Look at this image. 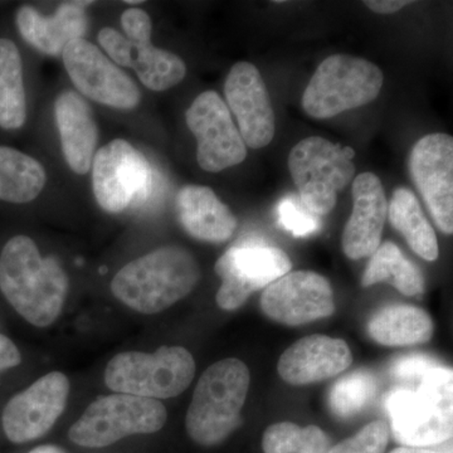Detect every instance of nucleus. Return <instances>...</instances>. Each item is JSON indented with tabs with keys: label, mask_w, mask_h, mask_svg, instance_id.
<instances>
[{
	"label": "nucleus",
	"mask_w": 453,
	"mask_h": 453,
	"mask_svg": "<svg viewBox=\"0 0 453 453\" xmlns=\"http://www.w3.org/2000/svg\"><path fill=\"white\" fill-rule=\"evenodd\" d=\"M55 110L65 162L76 174H86L97 144V127L91 107L76 92L65 91L57 98Z\"/></svg>",
	"instance_id": "21"
},
{
	"label": "nucleus",
	"mask_w": 453,
	"mask_h": 453,
	"mask_svg": "<svg viewBox=\"0 0 453 453\" xmlns=\"http://www.w3.org/2000/svg\"><path fill=\"white\" fill-rule=\"evenodd\" d=\"M378 380L371 372L357 371L334 384L329 393L330 410L339 418H350L374 401Z\"/></svg>",
	"instance_id": "29"
},
{
	"label": "nucleus",
	"mask_w": 453,
	"mask_h": 453,
	"mask_svg": "<svg viewBox=\"0 0 453 453\" xmlns=\"http://www.w3.org/2000/svg\"><path fill=\"white\" fill-rule=\"evenodd\" d=\"M377 65L359 57L334 55L325 58L306 86L303 107L311 118L325 120L372 103L383 86Z\"/></svg>",
	"instance_id": "6"
},
{
	"label": "nucleus",
	"mask_w": 453,
	"mask_h": 453,
	"mask_svg": "<svg viewBox=\"0 0 453 453\" xmlns=\"http://www.w3.org/2000/svg\"><path fill=\"white\" fill-rule=\"evenodd\" d=\"M70 388L64 372H52L14 395L2 416L8 440L26 443L43 437L65 412Z\"/></svg>",
	"instance_id": "13"
},
{
	"label": "nucleus",
	"mask_w": 453,
	"mask_h": 453,
	"mask_svg": "<svg viewBox=\"0 0 453 453\" xmlns=\"http://www.w3.org/2000/svg\"><path fill=\"white\" fill-rule=\"evenodd\" d=\"M22 362L19 350L13 342L0 334V372L14 368Z\"/></svg>",
	"instance_id": "34"
},
{
	"label": "nucleus",
	"mask_w": 453,
	"mask_h": 453,
	"mask_svg": "<svg viewBox=\"0 0 453 453\" xmlns=\"http://www.w3.org/2000/svg\"><path fill=\"white\" fill-rule=\"evenodd\" d=\"M288 170L299 190L300 201L312 214L326 216L338 195L350 183L356 165L342 146L320 136L301 140L288 155Z\"/></svg>",
	"instance_id": "8"
},
{
	"label": "nucleus",
	"mask_w": 453,
	"mask_h": 453,
	"mask_svg": "<svg viewBox=\"0 0 453 453\" xmlns=\"http://www.w3.org/2000/svg\"><path fill=\"white\" fill-rule=\"evenodd\" d=\"M410 172L438 228L452 234V136L440 133L423 136L411 153Z\"/></svg>",
	"instance_id": "14"
},
{
	"label": "nucleus",
	"mask_w": 453,
	"mask_h": 453,
	"mask_svg": "<svg viewBox=\"0 0 453 453\" xmlns=\"http://www.w3.org/2000/svg\"><path fill=\"white\" fill-rule=\"evenodd\" d=\"M95 198L109 213L138 207L154 193V169L127 140L115 139L94 157Z\"/></svg>",
	"instance_id": "9"
},
{
	"label": "nucleus",
	"mask_w": 453,
	"mask_h": 453,
	"mask_svg": "<svg viewBox=\"0 0 453 453\" xmlns=\"http://www.w3.org/2000/svg\"><path fill=\"white\" fill-rule=\"evenodd\" d=\"M195 375V357L186 348L162 347L151 354L125 351L113 357L105 384L116 393L157 401L183 393Z\"/></svg>",
	"instance_id": "5"
},
{
	"label": "nucleus",
	"mask_w": 453,
	"mask_h": 453,
	"mask_svg": "<svg viewBox=\"0 0 453 453\" xmlns=\"http://www.w3.org/2000/svg\"><path fill=\"white\" fill-rule=\"evenodd\" d=\"M440 365L434 357L426 354H410L398 357L390 365V375L393 380L401 383H417L432 369Z\"/></svg>",
	"instance_id": "32"
},
{
	"label": "nucleus",
	"mask_w": 453,
	"mask_h": 453,
	"mask_svg": "<svg viewBox=\"0 0 453 453\" xmlns=\"http://www.w3.org/2000/svg\"><path fill=\"white\" fill-rule=\"evenodd\" d=\"M71 81L86 97L113 109L133 110L142 94L136 83L91 42L74 40L62 52Z\"/></svg>",
	"instance_id": "12"
},
{
	"label": "nucleus",
	"mask_w": 453,
	"mask_h": 453,
	"mask_svg": "<svg viewBox=\"0 0 453 453\" xmlns=\"http://www.w3.org/2000/svg\"><path fill=\"white\" fill-rule=\"evenodd\" d=\"M353 211L342 232V251L350 259L371 257L380 246L388 202L380 179L362 173L354 179Z\"/></svg>",
	"instance_id": "17"
},
{
	"label": "nucleus",
	"mask_w": 453,
	"mask_h": 453,
	"mask_svg": "<svg viewBox=\"0 0 453 453\" xmlns=\"http://www.w3.org/2000/svg\"><path fill=\"white\" fill-rule=\"evenodd\" d=\"M188 127L196 136V160L205 172L219 173L243 163L247 146L217 92L196 96L186 113Z\"/></svg>",
	"instance_id": "11"
},
{
	"label": "nucleus",
	"mask_w": 453,
	"mask_h": 453,
	"mask_svg": "<svg viewBox=\"0 0 453 453\" xmlns=\"http://www.w3.org/2000/svg\"><path fill=\"white\" fill-rule=\"evenodd\" d=\"M351 363L353 356L344 340L311 335L286 349L277 369L282 380L292 386H305L336 377Z\"/></svg>",
	"instance_id": "18"
},
{
	"label": "nucleus",
	"mask_w": 453,
	"mask_h": 453,
	"mask_svg": "<svg viewBox=\"0 0 453 453\" xmlns=\"http://www.w3.org/2000/svg\"><path fill=\"white\" fill-rule=\"evenodd\" d=\"M279 223L296 237H308L320 229L321 222L318 216L303 204L300 196H286L277 205Z\"/></svg>",
	"instance_id": "30"
},
{
	"label": "nucleus",
	"mask_w": 453,
	"mask_h": 453,
	"mask_svg": "<svg viewBox=\"0 0 453 453\" xmlns=\"http://www.w3.org/2000/svg\"><path fill=\"white\" fill-rule=\"evenodd\" d=\"M388 282L405 296H416L426 291V281L421 270L404 257L393 242H384L371 256L362 285Z\"/></svg>",
	"instance_id": "27"
},
{
	"label": "nucleus",
	"mask_w": 453,
	"mask_h": 453,
	"mask_svg": "<svg viewBox=\"0 0 453 453\" xmlns=\"http://www.w3.org/2000/svg\"><path fill=\"white\" fill-rule=\"evenodd\" d=\"M27 120L23 64L19 50L8 38H0V127L20 129Z\"/></svg>",
	"instance_id": "26"
},
{
	"label": "nucleus",
	"mask_w": 453,
	"mask_h": 453,
	"mask_svg": "<svg viewBox=\"0 0 453 453\" xmlns=\"http://www.w3.org/2000/svg\"><path fill=\"white\" fill-rule=\"evenodd\" d=\"M261 308L277 323L299 326L335 311L330 282L312 271L288 273L265 288Z\"/></svg>",
	"instance_id": "15"
},
{
	"label": "nucleus",
	"mask_w": 453,
	"mask_h": 453,
	"mask_svg": "<svg viewBox=\"0 0 453 453\" xmlns=\"http://www.w3.org/2000/svg\"><path fill=\"white\" fill-rule=\"evenodd\" d=\"M29 453H65L61 447L55 445H44L37 447V449H33V451Z\"/></svg>",
	"instance_id": "37"
},
{
	"label": "nucleus",
	"mask_w": 453,
	"mask_h": 453,
	"mask_svg": "<svg viewBox=\"0 0 453 453\" xmlns=\"http://www.w3.org/2000/svg\"><path fill=\"white\" fill-rule=\"evenodd\" d=\"M0 291L29 324L47 327L64 309L68 277L55 257H42L32 238L16 235L0 253Z\"/></svg>",
	"instance_id": "1"
},
{
	"label": "nucleus",
	"mask_w": 453,
	"mask_h": 453,
	"mask_svg": "<svg viewBox=\"0 0 453 453\" xmlns=\"http://www.w3.org/2000/svg\"><path fill=\"white\" fill-rule=\"evenodd\" d=\"M46 186V170L35 157L0 145V201L26 204Z\"/></svg>",
	"instance_id": "23"
},
{
	"label": "nucleus",
	"mask_w": 453,
	"mask_h": 453,
	"mask_svg": "<svg viewBox=\"0 0 453 453\" xmlns=\"http://www.w3.org/2000/svg\"><path fill=\"white\" fill-rule=\"evenodd\" d=\"M390 225L401 232L419 257L426 261H436L440 250L434 229L423 214L418 199L412 190L396 188L388 207Z\"/></svg>",
	"instance_id": "24"
},
{
	"label": "nucleus",
	"mask_w": 453,
	"mask_h": 453,
	"mask_svg": "<svg viewBox=\"0 0 453 453\" xmlns=\"http://www.w3.org/2000/svg\"><path fill=\"white\" fill-rule=\"evenodd\" d=\"M250 388V371L235 357L214 363L196 383L188 408V434L202 446L223 442L240 426Z\"/></svg>",
	"instance_id": "4"
},
{
	"label": "nucleus",
	"mask_w": 453,
	"mask_h": 453,
	"mask_svg": "<svg viewBox=\"0 0 453 453\" xmlns=\"http://www.w3.org/2000/svg\"><path fill=\"white\" fill-rule=\"evenodd\" d=\"M369 336L386 347L423 344L432 338L434 321L421 308L412 305H389L372 316Z\"/></svg>",
	"instance_id": "22"
},
{
	"label": "nucleus",
	"mask_w": 453,
	"mask_h": 453,
	"mask_svg": "<svg viewBox=\"0 0 453 453\" xmlns=\"http://www.w3.org/2000/svg\"><path fill=\"white\" fill-rule=\"evenodd\" d=\"M92 2L65 3L53 17H43L31 5L18 9V31L27 43L50 56L62 55L65 46L83 38L88 29L85 8Z\"/></svg>",
	"instance_id": "19"
},
{
	"label": "nucleus",
	"mask_w": 453,
	"mask_h": 453,
	"mask_svg": "<svg viewBox=\"0 0 453 453\" xmlns=\"http://www.w3.org/2000/svg\"><path fill=\"white\" fill-rule=\"evenodd\" d=\"M127 4H140V3H142V0H127Z\"/></svg>",
	"instance_id": "38"
},
{
	"label": "nucleus",
	"mask_w": 453,
	"mask_h": 453,
	"mask_svg": "<svg viewBox=\"0 0 453 453\" xmlns=\"http://www.w3.org/2000/svg\"><path fill=\"white\" fill-rule=\"evenodd\" d=\"M225 92L244 144L252 149L270 144L275 136V112L257 67L250 62L235 64L226 76Z\"/></svg>",
	"instance_id": "16"
},
{
	"label": "nucleus",
	"mask_w": 453,
	"mask_h": 453,
	"mask_svg": "<svg viewBox=\"0 0 453 453\" xmlns=\"http://www.w3.org/2000/svg\"><path fill=\"white\" fill-rule=\"evenodd\" d=\"M121 25L127 40L142 42L151 40V19L146 12L138 8H130L121 16Z\"/></svg>",
	"instance_id": "33"
},
{
	"label": "nucleus",
	"mask_w": 453,
	"mask_h": 453,
	"mask_svg": "<svg viewBox=\"0 0 453 453\" xmlns=\"http://www.w3.org/2000/svg\"><path fill=\"white\" fill-rule=\"evenodd\" d=\"M124 67L134 68L142 85L153 91L174 88L187 74V65L180 57L157 49L151 40L129 41Z\"/></svg>",
	"instance_id": "25"
},
{
	"label": "nucleus",
	"mask_w": 453,
	"mask_h": 453,
	"mask_svg": "<svg viewBox=\"0 0 453 453\" xmlns=\"http://www.w3.org/2000/svg\"><path fill=\"white\" fill-rule=\"evenodd\" d=\"M177 211L184 231L203 242H226L237 228L234 214L208 187L181 188L177 196Z\"/></svg>",
	"instance_id": "20"
},
{
	"label": "nucleus",
	"mask_w": 453,
	"mask_h": 453,
	"mask_svg": "<svg viewBox=\"0 0 453 453\" xmlns=\"http://www.w3.org/2000/svg\"><path fill=\"white\" fill-rule=\"evenodd\" d=\"M199 279L201 268L192 253L165 246L122 267L113 277L111 291L134 311L153 315L188 296Z\"/></svg>",
	"instance_id": "2"
},
{
	"label": "nucleus",
	"mask_w": 453,
	"mask_h": 453,
	"mask_svg": "<svg viewBox=\"0 0 453 453\" xmlns=\"http://www.w3.org/2000/svg\"><path fill=\"white\" fill-rule=\"evenodd\" d=\"M366 7L378 14H393L411 4L407 0H369L365 2Z\"/></svg>",
	"instance_id": "35"
},
{
	"label": "nucleus",
	"mask_w": 453,
	"mask_h": 453,
	"mask_svg": "<svg viewBox=\"0 0 453 453\" xmlns=\"http://www.w3.org/2000/svg\"><path fill=\"white\" fill-rule=\"evenodd\" d=\"M288 256L279 247L259 238H243L217 261V275L222 286L217 292L220 309L234 311L246 303L253 292L266 288L280 277L290 273Z\"/></svg>",
	"instance_id": "10"
},
{
	"label": "nucleus",
	"mask_w": 453,
	"mask_h": 453,
	"mask_svg": "<svg viewBox=\"0 0 453 453\" xmlns=\"http://www.w3.org/2000/svg\"><path fill=\"white\" fill-rule=\"evenodd\" d=\"M262 447L265 453H327L330 440L318 426L300 427L281 422L265 431Z\"/></svg>",
	"instance_id": "28"
},
{
	"label": "nucleus",
	"mask_w": 453,
	"mask_h": 453,
	"mask_svg": "<svg viewBox=\"0 0 453 453\" xmlns=\"http://www.w3.org/2000/svg\"><path fill=\"white\" fill-rule=\"evenodd\" d=\"M165 407L157 399L115 395L98 396L68 431L74 445L101 449L134 434L160 431L166 422Z\"/></svg>",
	"instance_id": "7"
},
{
	"label": "nucleus",
	"mask_w": 453,
	"mask_h": 453,
	"mask_svg": "<svg viewBox=\"0 0 453 453\" xmlns=\"http://www.w3.org/2000/svg\"><path fill=\"white\" fill-rule=\"evenodd\" d=\"M452 371L438 365L414 387H399L386 398L393 436L404 447L425 449L451 440Z\"/></svg>",
	"instance_id": "3"
},
{
	"label": "nucleus",
	"mask_w": 453,
	"mask_h": 453,
	"mask_svg": "<svg viewBox=\"0 0 453 453\" xmlns=\"http://www.w3.org/2000/svg\"><path fill=\"white\" fill-rule=\"evenodd\" d=\"M389 453H437L427 449H418V447H398Z\"/></svg>",
	"instance_id": "36"
},
{
	"label": "nucleus",
	"mask_w": 453,
	"mask_h": 453,
	"mask_svg": "<svg viewBox=\"0 0 453 453\" xmlns=\"http://www.w3.org/2000/svg\"><path fill=\"white\" fill-rule=\"evenodd\" d=\"M389 441L387 422L374 421L360 429L353 437L330 447L327 453H384Z\"/></svg>",
	"instance_id": "31"
}]
</instances>
